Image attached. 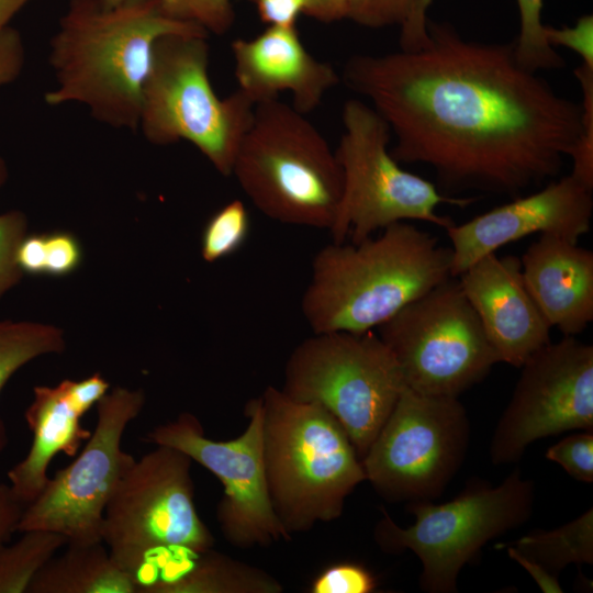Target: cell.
Masks as SVG:
<instances>
[{"label":"cell","instance_id":"6da1fadb","mask_svg":"<svg viewBox=\"0 0 593 593\" xmlns=\"http://www.w3.org/2000/svg\"><path fill=\"white\" fill-rule=\"evenodd\" d=\"M416 51L355 54L340 81L388 123L398 163L430 166L444 193L512 198L556 178L593 138V93L575 102L515 59L513 42L466 40L427 19Z\"/></svg>","mask_w":593,"mask_h":593},{"label":"cell","instance_id":"7a4b0ae2","mask_svg":"<svg viewBox=\"0 0 593 593\" xmlns=\"http://www.w3.org/2000/svg\"><path fill=\"white\" fill-rule=\"evenodd\" d=\"M168 34L209 35L199 24L168 16L159 0H70L49 43L57 87L45 102H80L102 123L137 128L153 48Z\"/></svg>","mask_w":593,"mask_h":593},{"label":"cell","instance_id":"3957f363","mask_svg":"<svg viewBox=\"0 0 593 593\" xmlns=\"http://www.w3.org/2000/svg\"><path fill=\"white\" fill-rule=\"evenodd\" d=\"M451 276V248L398 222L357 244L332 242L314 256L301 300L313 333H365Z\"/></svg>","mask_w":593,"mask_h":593},{"label":"cell","instance_id":"277c9868","mask_svg":"<svg viewBox=\"0 0 593 593\" xmlns=\"http://www.w3.org/2000/svg\"><path fill=\"white\" fill-rule=\"evenodd\" d=\"M259 399L267 488L284 529L292 535L339 518L346 497L366 481L344 428L322 406L273 385Z\"/></svg>","mask_w":593,"mask_h":593},{"label":"cell","instance_id":"5b68a950","mask_svg":"<svg viewBox=\"0 0 593 593\" xmlns=\"http://www.w3.org/2000/svg\"><path fill=\"white\" fill-rule=\"evenodd\" d=\"M155 446L118 480L101 527L102 542L133 577L138 593H145L169 563L214 545L194 505L193 461L175 448Z\"/></svg>","mask_w":593,"mask_h":593},{"label":"cell","instance_id":"8992f818","mask_svg":"<svg viewBox=\"0 0 593 593\" xmlns=\"http://www.w3.org/2000/svg\"><path fill=\"white\" fill-rule=\"evenodd\" d=\"M231 176L267 217L333 231L343 171L325 137L291 104L277 98L255 105Z\"/></svg>","mask_w":593,"mask_h":593},{"label":"cell","instance_id":"52a82bcc","mask_svg":"<svg viewBox=\"0 0 593 593\" xmlns=\"http://www.w3.org/2000/svg\"><path fill=\"white\" fill-rule=\"evenodd\" d=\"M208 36L168 34L156 41L138 127L154 145L190 142L219 174L228 177L255 103L239 89L226 98L215 93L209 77Z\"/></svg>","mask_w":593,"mask_h":593},{"label":"cell","instance_id":"ba28073f","mask_svg":"<svg viewBox=\"0 0 593 593\" xmlns=\"http://www.w3.org/2000/svg\"><path fill=\"white\" fill-rule=\"evenodd\" d=\"M535 484L516 468L491 486L473 481L455 499L440 504L410 502L415 522L399 526L382 508L374 540L387 553L413 551L421 561L419 586L428 593H456L458 575L490 540L529 519Z\"/></svg>","mask_w":593,"mask_h":593},{"label":"cell","instance_id":"9c48e42d","mask_svg":"<svg viewBox=\"0 0 593 593\" xmlns=\"http://www.w3.org/2000/svg\"><path fill=\"white\" fill-rule=\"evenodd\" d=\"M343 133L335 149L344 178L333 242L357 244L379 230L423 221L445 230L455 224L437 213L441 204L467 208L474 197L440 192L433 182L404 170L390 153L391 130L382 116L359 99L342 110Z\"/></svg>","mask_w":593,"mask_h":593},{"label":"cell","instance_id":"30bf717a","mask_svg":"<svg viewBox=\"0 0 593 593\" xmlns=\"http://www.w3.org/2000/svg\"><path fill=\"white\" fill-rule=\"evenodd\" d=\"M405 387L378 334L326 332L314 333L292 350L281 390L332 414L361 460Z\"/></svg>","mask_w":593,"mask_h":593},{"label":"cell","instance_id":"8fae6325","mask_svg":"<svg viewBox=\"0 0 593 593\" xmlns=\"http://www.w3.org/2000/svg\"><path fill=\"white\" fill-rule=\"evenodd\" d=\"M405 385L458 398L500 362L457 277H450L381 324Z\"/></svg>","mask_w":593,"mask_h":593},{"label":"cell","instance_id":"7c38bea8","mask_svg":"<svg viewBox=\"0 0 593 593\" xmlns=\"http://www.w3.org/2000/svg\"><path fill=\"white\" fill-rule=\"evenodd\" d=\"M469 438L458 398L405 387L361 459L366 480L390 502L432 501L461 467Z\"/></svg>","mask_w":593,"mask_h":593},{"label":"cell","instance_id":"4fadbf2b","mask_svg":"<svg viewBox=\"0 0 593 593\" xmlns=\"http://www.w3.org/2000/svg\"><path fill=\"white\" fill-rule=\"evenodd\" d=\"M96 405L97 423L81 452L48 478L37 497L24 507L16 532H54L70 545L102 542L105 505L135 460L122 449V437L142 412L145 393L114 387Z\"/></svg>","mask_w":593,"mask_h":593},{"label":"cell","instance_id":"5bb4252c","mask_svg":"<svg viewBox=\"0 0 593 593\" xmlns=\"http://www.w3.org/2000/svg\"><path fill=\"white\" fill-rule=\"evenodd\" d=\"M244 413L248 418L245 430L230 440L208 438L201 422L188 412L154 427L144 439L186 454L221 481L223 496L216 519L225 540L242 549L291 539L268 493L259 396L246 404Z\"/></svg>","mask_w":593,"mask_h":593},{"label":"cell","instance_id":"9a60e30c","mask_svg":"<svg viewBox=\"0 0 593 593\" xmlns=\"http://www.w3.org/2000/svg\"><path fill=\"white\" fill-rule=\"evenodd\" d=\"M490 445L495 466L518 461L542 437L593 430V347L563 336L523 365Z\"/></svg>","mask_w":593,"mask_h":593},{"label":"cell","instance_id":"2e32d148","mask_svg":"<svg viewBox=\"0 0 593 593\" xmlns=\"http://www.w3.org/2000/svg\"><path fill=\"white\" fill-rule=\"evenodd\" d=\"M592 192L568 175L462 224H452L446 228L451 243V276L458 277L481 257L536 233L578 243L591 230Z\"/></svg>","mask_w":593,"mask_h":593},{"label":"cell","instance_id":"e0dca14e","mask_svg":"<svg viewBox=\"0 0 593 593\" xmlns=\"http://www.w3.org/2000/svg\"><path fill=\"white\" fill-rule=\"evenodd\" d=\"M457 278L500 362L521 368L551 342V326L529 294L516 256L488 254Z\"/></svg>","mask_w":593,"mask_h":593},{"label":"cell","instance_id":"ac0fdd59","mask_svg":"<svg viewBox=\"0 0 593 593\" xmlns=\"http://www.w3.org/2000/svg\"><path fill=\"white\" fill-rule=\"evenodd\" d=\"M110 390L100 372L82 380L65 379L58 384L36 385L24 418L33 435L26 456L8 471L9 485L26 506L47 483L53 458L63 452L77 454L91 432L82 427L81 417Z\"/></svg>","mask_w":593,"mask_h":593},{"label":"cell","instance_id":"d6986e66","mask_svg":"<svg viewBox=\"0 0 593 593\" xmlns=\"http://www.w3.org/2000/svg\"><path fill=\"white\" fill-rule=\"evenodd\" d=\"M231 51L238 89L255 105L287 91L292 96L291 105L307 114L340 81L331 64L306 49L296 26H268L255 37L233 41Z\"/></svg>","mask_w":593,"mask_h":593},{"label":"cell","instance_id":"ffe728a7","mask_svg":"<svg viewBox=\"0 0 593 593\" xmlns=\"http://www.w3.org/2000/svg\"><path fill=\"white\" fill-rule=\"evenodd\" d=\"M525 286L544 317L563 336L593 321V253L564 237L540 234L522 259Z\"/></svg>","mask_w":593,"mask_h":593},{"label":"cell","instance_id":"44dd1931","mask_svg":"<svg viewBox=\"0 0 593 593\" xmlns=\"http://www.w3.org/2000/svg\"><path fill=\"white\" fill-rule=\"evenodd\" d=\"M65 547L36 573L27 593H138L133 577L114 562L103 542Z\"/></svg>","mask_w":593,"mask_h":593},{"label":"cell","instance_id":"7402d4cb","mask_svg":"<svg viewBox=\"0 0 593 593\" xmlns=\"http://www.w3.org/2000/svg\"><path fill=\"white\" fill-rule=\"evenodd\" d=\"M282 584L256 567L212 549L181 563L146 593H281Z\"/></svg>","mask_w":593,"mask_h":593},{"label":"cell","instance_id":"603a6c76","mask_svg":"<svg viewBox=\"0 0 593 593\" xmlns=\"http://www.w3.org/2000/svg\"><path fill=\"white\" fill-rule=\"evenodd\" d=\"M507 551L517 553L559 578L569 564L593 563V510L551 530H534L513 544Z\"/></svg>","mask_w":593,"mask_h":593},{"label":"cell","instance_id":"cb8c5ba5","mask_svg":"<svg viewBox=\"0 0 593 593\" xmlns=\"http://www.w3.org/2000/svg\"><path fill=\"white\" fill-rule=\"evenodd\" d=\"M66 349L64 332L52 324L32 321H0V393L9 379L30 361ZM8 444L0 417V454Z\"/></svg>","mask_w":593,"mask_h":593},{"label":"cell","instance_id":"d4e9b609","mask_svg":"<svg viewBox=\"0 0 593 593\" xmlns=\"http://www.w3.org/2000/svg\"><path fill=\"white\" fill-rule=\"evenodd\" d=\"M13 544H0V593H27L42 567L67 539L54 532L26 530Z\"/></svg>","mask_w":593,"mask_h":593},{"label":"cell","instance_id":"484cf974","mask_svg":"<svg viewBox=\"0 0 593 593\" xmlns=\"http://www.w3.org/2000/svg\"><path fill=\"white\" fill-rule=\"evenodd\" d=\"M516 4L519 31L513 48L518 65L533 72L564 68L566 60L545 37L544 0H516Z\"/></svg>","mask_w":593,"mask_h":593},{"label":"cell","instance_id":"4316f807","mask_svg":"<svg viewBox=\"0 0 593 593\" xmlns=\"http://www.w3.org/2000/svg\"><path fill=\"white\" fill-rule=\"evenodd\" d=\"M249 214L240 200L220 208L206 222L201 236V256L215 262L236 253L249 233Z\"/></svg>","mask_w":593,"mask_h":593},{"label":"cell","instance_id":"83f0119b","mask_svg":"<svg viewBox=\"0 0 593 593\" xmlns=\"http://www.w3.org/2000/svg\"><path fill=\"white\" fill-rule=\"evenodd\" d=\"M170 18L192 22L208 33L225 34L232 27L235 12L231 0H159Z\"/></svg>","mask_w":593,"mask_h":593},{"label":"cell","instance_id":"f1b7e54d","mask_svg":"<svg viewBox=\"0 0 593 593\" xmlns=\"http://www.w3.org/2000/svg\"><path fill=\"white\" fill-rule=\"evenodd\" d=\"M27 234V217L19 210L0 214V299L22 279L16 261L20 243Z\"/></svg>","mask_w":593,"mask_h":593},{"label":"cell","instance_id":"f546056e","mask_svg":"<svg viewBox=\"0 0 593 593\" xmlns=\"http://www.w3.org/2000/svg\"><path fill=\"white\" fill-rule=\"evenodd\" d=\"M546 458L561 466L578 481L593 482V433L582 430L552 445Z\"/></svg>","mask_w":593,"mask_h":593},{"label":"cell","instance_id":"4dcf8cb0","mask_svg":"<svg viewBox=\"0 0 593 593\" xmlns=\"http://www.w3.org/2000/svg\"><path fill=\"white\" fill-rule=\"evenodd\" d=\"M377 589L374 575L362 564L339 562L324 569L312 582V593H370Z\"/></svg>","mask_w":593,"mask_h":593},{"label":"cell","instance_id":"1f68e13d","mask_svg":"<svg viewBox=\"0 0 593 593\" xmlns=\"http://www.w3.org/2000/svg\"><path fill=\"white\" fill-rule=\"evenodd\" d=\"M415 2L416 0H349L347 19L370 29L400 26Z\"/></svg>","mask_w":593,"mask_h":593},{"label":"cell","instance_id":"d6a6232c","mask_svg":"<svg viewBox=\"0 0 593 593\" xmlns=\"http://www.w3.org/2000/svg\"><path fill=\"white\" fill-rule=\"evenodd\" d=\"M82 261V248L77 237L68 232L45 234V275L67 276Z\"/></svg>","mask_w":593,"mask_h":593},{"label":"cell","instance_id":"836d02e7","mask_svg":"<svg viewBox=\"0 0 593 593\" xmlns=\"http://www.w3.org/2000/svg\"><path fill=\"white\" fill-rule=\"evenodd\" d=\"M545 37L552 47L563 46L582 58V64L593 67V15L584 14L574 25L553 27L546 25Z\"/></svg>","mask_w":593,"mask_h":593},{"label":"cell","instance_id":"e575fe53","mask_svg":"<svg viewBox=\"0 0 593 593\" xmlns=\"http://www.w3.org/2000/svg\"><path fill=\"white\" fill-rule=\"evenodd\" d=\"M25 49L21 34L7 26L0 31V86L14 81L21 74Z\"/></svg>","mask_w":593,"mask_h":593},{"label":"cell","instance_id":"d590c367","mask_svg":"<svg viewBox=\"0 0 593 593\" xmlns=\"http://www.w3.org/2000/svg\"><path fill=\"white\" fill-rule=\"evenodd\" d=\"M268 26L292 27L304 12L306 0H248Z\"/></svg>","mask_w":593,"mask_h":593},{"label":"cell","instance_id":"8d00e7d4","mask_svg":"<svg viewBox=\"0 0 593 593\" xmlns=\"http://www.w3.org/2000/svg\"><path fill=\"white\" fill-rule=\"evenodd\" d=\"M433 2L434 0H416L414 3L410 14L400 25L401 51H416L427 43V10Z\"/></svg>","mask_w":593,"mask_h":593},{"label":"cell","instance_id":"74e56055","mask_svg":"<svg viewBox=\"0 0 593 593\" xmlns=\"http://www.w3.org/2000/svg\"><path fill=\"white\" fill-rule=\"evenodd\" d=\"M16 261L23 273L45 275V234H26L19 245Z\"/></svg>","mask_w":593,"mask_h":593},{"label":"cell","instance_id":"f35d334b","mask_svg":"<svg viewBox=\"0 0 593 593\" xmlns=\"http://www.w3.org/2000/svg\"><path fill=\"white\" fill-rule=\"evenodd\" d=\"M24 505L15 497L8 483L0 482V544L16 532Z\"/></svg>","mask_w":593,"mask_h":593},{"label":"cell","instance_id":"ab89813d","mask_svg":"<svg viewBox=\"0 0 593 593\" xmlns=\"http://www.w3.org/2000/svg\"><path fill=\"white\" fill-rule=\"evenodd\" d=\"M349 0H306L304 14L323 23L347 19Z\"/></svg>","mask_w":593,"mask_h":593},{"label":"cell","instance_id":"60d3db41","mask_svg":"<svg viewBox=\"0 0 593 593\" xmlns=\"http://www.w3.org/2000/svg\"><path fill=\"white\" fill-rule=\"evenodd\" d=\"M507 555L530 574L542 592L561 593L563 591L559 583V578L550 574L536 562L511 551H507Z\"/></svg>","mask_w":593,"mask_h":593},{"label":"cell","instance_id":"b9f144b4","mask_svg":"<svg viewBox=\"0 0 593 593\" xmlns=\"http://www.w3.org/2000/svg\"><path fill=\"white\" fill-rule=\"evenodd\" d=\"M29 0H0V31L9 26L10 20Z\"/></svg>","mask_w":593,"mask_h":593},{"label":"cell","instance_id":"7bdbcfd3","mask_svg":"<svg viewBox=\"0 0 593 593\" xmlns=\"http://www.w3.org/2000/svg\"><path fill=\"white\" fill-rule=\"evenodd\" d=\"M7 178H8V168H7L5 161L0 156V188L4 184Z\"/></svg>","mask_w":593,"mask_h":593},{"label":"cell","instance_id":"ee69618b","mask_svg":"<svg viewBox=\"0 0 593 593\" xmlns=\"http://www.w3.org/2000/svg\"><path fill=\"white\" fill-rule=\"evenodd\" d=\"M102 1L110 5H119V4L137 1V0H102Z\"/></svg>","mask_w":593,"mask_h":593},{"label":"cell","instance_id":"f6af8a7d","mask_svg":"<svg viewBox=\"0 0 593 593\" xmlns=\"http://www.w3.org/2000/svg\"><path fill=\"white\" fill-rule=\"evenodd\" d=\"M1 482V481H0Z\"/></svg>","mask_w":593,"mask_h":593}]
</instances>
